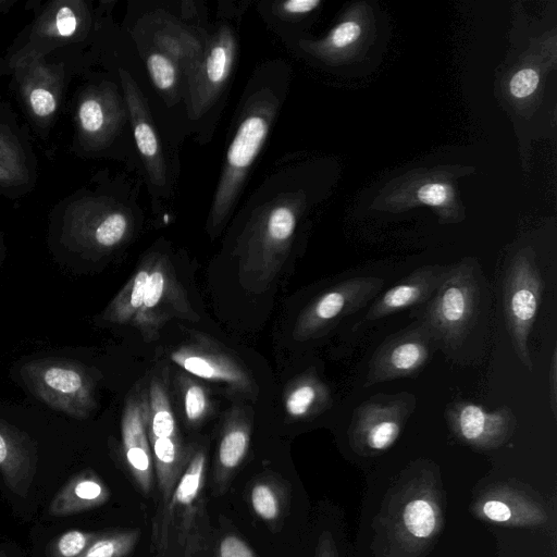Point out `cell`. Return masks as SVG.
<instances>
[{
	"label": "cell",
	"mask_w": 557,
	"mask_h": 557,
	"mask_svg": "<svg viewBox=\"0 0 557 557\" xmlns=\"http://www.w3.org/2000/svg\"><path fill=\"white\" fill-rule=\"evenodd\" d=\"M213 537L206 505V455L193 453L151 529L153 557H206Z\"/></svg>",
	"instance_id": "obj_2"
},
{
	"label": "cell",
	"mask_w": 557,
	"mask_h": 557,
	"mask_svg": "<svg viewBox=\"0 0 557 557\" xmlns=\"http://www.w3.org/2000/svg\"><path fill=\"white\" fill-rule=\"evenodd\" d=\"M313 557H338L333 535L329 531L320 534Z\"/></svg>",
	"instance_id": "obj_41"
},
{
	"label": "cell",
	"mask_w": 557,
	"mask_h": 557,
	"mask_svg": "<svg viewBox=\"0 0 557 557\" xmlns=\"http://www.w3.org/2000/svg\"><path fill=\"white\" fill-rule=\"evenodd\" d=\"M249 500L255 513L263 521L274 524L283 520L287 503L281 483L257 481L251 486Z\"/></svg>",
	"instance_id": "obj_22"
},
{
	"label": "cell",
	"mask_w": 557,
	"mask_h": 557,
	"mask_svg": "<svg viewBox=\"0 0 557 557\" xmlns=\"http://www.w3.org/2000/svg\"><path fill=\"white\" fill-rule=\"evenodd\" d=\"M173 360L180 363L189 373L207 379L220 380L230 383H239L243 375L231 364L220 362L199 355H173Z\"/></svg>",
	"instance_id": "obj_24"
},
{
	"label": "cell",
	"mask_w": 557,
	"mask_h": 557,
	"mask_svg": "<svg viewBox=\"0 0 557 557\" xmlns=\"http://www.w3.org/2000/svg\"><path fill=\"white\" fill-rule=\"evenodd\" d=\"M236 50L233 30L223 25L188 70L187 107L191 119L201 117L216 101L232 73Z\"/></svg>",
	"instance_id": "obj_8"
},
{
	"label": "cell",
	"mask_w": 557,
	"mask_h": 557,
	"mask_svg": "<svg viewBox=\"0 0 557 557\" xmlns=\"http://www.w3.org/2000/svg\"><path fill=\"white\" fill-rule=\"evenodd\" d=\"M434 344L419 321L388 337L373 354L364 385L411 376L429 361Z\"/></svg>",
	"instance_id": "obj_9"
},
{
	"label": "cell",
	"mask_w": 557,
	"mask_h": 557,
	"mask_svg": "<svg viewBox=\"0 0 557 557\" xmlns=\"http://www.w3.org/2000/svg\"><path fill=\"white\" fill-rule=\"evenodd\" d=\"M0 557H8V555L1 547H0Z\"/></svg>",
	"instance_id": "obj_43"
},
{
	"label": "cell",
	"mask_w": 557,
	"mask_h": 557,
	"mask_svg": "<svg viewBox=\"0 0 557 557\" xmlns=\"http://www.w3.org/2000/svg\"><path fill=\"white\" fill-rule=\"evenodd\" d=\"M148 441L151 445L153 469L161 498L160 504H163L175 488L191 454L184 450L177 437L148 436Z\"/></svg>",
	"instance_id": "obj_20"
},
{
	"label": "cell",
	"mask_w": 557,
	"mask_h": 557,
	"mask_svg": "<svg viewBox=\"0 0 557 557\" xmlns=\"http://www.w3.org/2000/svg\"><path fill=\"white\" fill-rule=\"evenodd\" d=\"M539 84V74L533 69L518 71L511 78L509 88L516 98H525L533 94Z\"/></svg>",
	"instance_id": "obj_33"
},
{
	"label": "cell",
	"mask_w": 557,
	"mask_h": 557,
	"mask_svg": "<svg viewBox=\"0 0 557 557\" xmlns=\"http://www.w3.org/2000/svg\"><path fill=\"white\" fill-rule=\"evenodd\" d=\"M18 160L14 150L0 139V181H11L18 174Z\"/></svg>",
	"instance_id": "obj_37"
},
{
	"label": "cell",
	"mask_w": 557,
	"mask_h": 557,
	"mask_svg": "<svg viewBox=\"0 0 557 557\" xmlns=\"http://www.w3.org/2000/svg\"><path fill=\"white\" fill-rule=\"evenodd\" d=\"M416 408L408 393L384 395L363 401L354 410L349 429L352 449L360 455H376L391 448Z\"/></svg>",
	"instance_id": "obj_7"
},
{
	"label": "cell",
	"mask_w": 557,
	"mask_h": 557,
	"mask_svg": "<svg viewBox=\"0 0 557 557\" xmlns=\"http://www.w3.org/2000/svg\"><path fill=\"white\" fill-rule=\"evenodd\" d=\"M29 107L37 116L46 117L51 115L57 108L54 94L46 85H34L28 92Z\"/></svg>",
	"instance_id": "obj_32"
},
{
	"label": "cell",
	"mask_w": 557,
	"mask_h": 557,
	"mask_svg": "<svg viewBox=\"0 0 557 557\" xmlns=\"http://www.w3.org/2000/svg\"><path fill=\"white\" fill-rule=\"evenodd\" d=\"M449 196V186L440 183L425 184L418 190L419 200L429 206H441Z\"/></svg>",
	"instance_id": "obj_36"
},
{
	"label": "cell",
	"mask_w": 557,
	"mask_h": 557,
	"mask_svg": "<svg viewBox=\"0 0 557 557\" xmlns=\"http://www.w3.org/2000/svg\"><path fill=\"white\" fill-rule=\"evenodd\" d=\"M206 557H258L252 548L237 534L223 533L218 540L212 537Z\"/></svg>",
	"instance_id": "obj_31"
},
{
	"label": "cell",
	"mask_w": 557,
	"mask_h": 557,
	"mask_svg": "<svg viewBox=\"0 0 557 557\" xmlns=\"http://www.w3.org/2000/svg\"><path fill=\"white\" fill-rule=\"evenodd\" d=\"M384 281L377 276H356L321 295L309 309L305 330L311 334L331 322L354 313L379 294Z\"/></svg>",
	"instance_id": "obj_13"
},
{
	"label": "cell",
	"mask_w": 557,
	"mask_h": 557,
	"mask_svg": "<svg viewBox=\"0 0 557 557\" xmlns=\"http://www.w3.org/2000/svg\"><path fill=\"white\" fill-rule=\"evenodd\" d=\"M67 238L79 247L106 249L125 237L129 219L124 209L113 202L92 199L77 210L66 224Z\"/></svg>",
	"instance_id": "obj_12"
},
{
	"label": "cell",
	"mask_w": 557,
	"mask_h": 557,
	"mask_svg": "<svg viewBox=\"0 0 557 557\" xmlns=\"http://www.w3.org/2000/svg\"><path fill=\"white\" fill-rule=\"evenodd\" d=\"M150 78L154 86L164 94L175 89L178 78L177 64L161 51H151L146 60Z\"/></svg>",
	"instance_id": "obj_30"
},
{
	"label": "cell",
	"mask_w": 557,
	"mask_h": 557,
	"mask_svg": "<svg viewBox=\"0 0 557 557\" xmlns=\"http://www.w3.org/2000/svg\"><path fill=\"white\" fill-rule=\"evenodd\" d=\"M160 51L171 58L176 64L181 63L187 71L202 53L200 45L189 34L174 30H163L154 38Z\"/></svg>",
	"instance_id": "obj_25"
},
{
	"label": "cell",
	"mask_w": 557,
	"mask_h": 557,
	"mask_svg": "<svg viewBox=\"0 0 557 557\" xmlns=\"http://www.w3.org/2000/svg\"><path fill=\"white\" fill-rule=\"evenodd\" d=\"M445 268L422 267L387 289L366 314L367 320H377L410 307L428 302L435 293Z\"/></svg>",
	"instance_id": "obj_16"
},
{
	"label": "cell",
	"mask_w": 557,
	"mask_h": 557,
	"mask_svg": "<svg viewBox=\"0 0 557 557\" xmlns=\"http://www.w3.org/2000/svg\"><path fill=\"white\" fill-rule=\"evenodd\" d=\"M28 388L49 407L71 417L86 418L94 407L92 381L74 360L45 358L23 366Z\"/></svg>",
	"instance_id": "obj_5"
},
{
	"label": "cell",
	"mask_w": 557,
	"mask_h": 557,
	"mask_svg": "<svg viewBox=\"0 0 557 557\" xmlns=\"http://www.w3.org/2000/svg\"><path fill=\"white\" fill-rule=\"evenodd\" d=\"M443 494L433 467L417 463L389 488L375 520L384 557H422L444 527Z\"/></svg>",
	"instance_id": "obj_1"
},
{
	"label": "cell",
	"mask_w": 557,
	"mask_h": 557,
	"mask_svg": "<svg viewBox=\"0 0 557 557\" xmlns=\"http://www.w3.org/2000/svg\"><path fill=\"white\" fill-rule=\"evenodd\" d=\"M122 444L128 469L143 494L153 484V462L145 418L137 403H129L122 419Z\"/></svg>",
	"instance_id": "obj_17"
},
{
	"label": "cell",
	"mask_w": 557,
	"mask_h": 557,
	"mask_svg": "<svg viewBox=\"0 0 557 557\" xmlns=\"http://www.w3.org/2000/svg\"><path fill=\"white\" fill-rule=\"evenodd\" d=\"M278 106V98L268 88L257 90L246 100L213 197L210 212L213 226L222 223L233 209L247 173L267 139Z\"/></svg>",
	"instance_id": "obj_3"
},
{
	"label": "cell",
	"mask_w": 557,
	"mask_h": 557,
	"mask_svg": "<svg viewBox=\"0 0 557 557\" xmlns=\"http://www.w3.org/2000/svg\"><path fill=\"white\" fill-rule=\"evenodd\" d=\"M556 370H557V367H556V349H554V354H553V357H552V364H550V370H549V384H550V406H552V410L554 412V416H556Z\"/></svg>",
	"instance_id": "obj_42"
},
{
	"label": "cell",
	"mask_w": 557,
	"mask_h": 557,
	"mask_svg": "<svg viewBox=\"0 0 557 557\" xmlns=\"http://www.w3.org/2000/svg\"><path fill=\"white\" fill-rule=\"evenodd\" d=\"M185 413L190 421L200 419L207 408V397L199 385H191L187 388L184 398Z\"/></svg>",
	"instance_id": "obj_34"
},
{
	"label": "cell",
	"mask_w": 557,
	"mask_h": 557,
	"mask_svg": "<svg viewBox=\"0 0 557 557\" xmlns=\"http://www.w3.org/2000/svg\"><path fill=\"white\" fill-rule=\"evenodd\" d=\"M37 461V448L30 437L0 420V474L15 495L27 496Z\"/></svg>",
	"instance_id": "obj_15"
},
{
	"label": "cell",
	"mask_w": 557,
	"mask_h": 557,
	"mask_svg": "<svg viewBox=\"0 0 557 557\" xmlns=\"http://www.w3.org/2000/svg\"><path fill=\"white\" fill-rule=\"evenodd\" d=\"M329 399L325 387L315 382L297 386L287 397L286 410L293 417H302Z\"/></svg>",
	"instance_id": "obj_28"
},
{
	"label": "cell",
	"mask_w": 557,
	"mask_h": 557,
	"mask_svg": "<svg viewBox=\"0 0 557 557\" xmlns=\"http://www.w3.org/2000/svg\"><path fill=\"white\" fill-rule=\"evenodd\" d=\"M139 537V529L100 532L82 557H129Z\"/></svg>",
	"instance_id": "obj_23"
},
{
	"label": "cell",
	"mask_w": 557,
	"mask_h": 557,
	"mask_svg": "<svg viewBox=\"0 0 557 557\" xmlns=\"http://www.w3.org/2000/svg\"><path fill=\"white\" fill-rule=\"evenodd\" d=\"M148 277L149 273L147 271H139L112 302L107 312V319L125 321L141 307Z\"/></svg>",
	"instance_id": "obj_27"
},
{
	"label": "cell",
	"mask_w": 557,
	"mask_h": 557,
	"mask_svg": "<svg viewBox=\"0 0 557 557\" xmlns=\"http://www.w3.org/2000/svg\"><path fill=\"white\" fill-rule=\"evenodd\" d=\"M120 76L137 149L150 181L163 185L166 181L165 162L147 101L125 70H120Z\"/></svg>",
	"instance_id": "obj_14"
},
{
	"label": "cell",
	"mask_w": 557,
	"mask_h": 557,
	"mask_svg": "<svg viewBox=\"0 0 557 557\" xmlns=\"http://www.w3.org/2000/svg\"><path fill=\"white\" fill-rule=\"evenodd\" d=\"M543 281L531 252L516 256L503 284V309L515 352L528 371L533 363L528 346L541 304Z\"/></svg>",
	"instance_id": "obj_6"
},
{
	"label": "cell",
	"mask_w": 557,
	"mask_h": 557,
	"mask_svg": "<svg viewBox=\"0 0 557 557\" xmlns=\"http://www.w3.org/2000/svg\"><path fill=\"white\" fill-rule=\"evenodd\" d=\"M164 277L160 271H154L149 274L148 282L145 288L144 304L145 309L154 307L163 293Z\"/></svg>",
	"instance_id": "obj_39"
},
{
	"label": "cell",
	"mask_w": 557,
	"mask_h": 557,
	"mask_svg": "<svg viewBox=\"0 0 557 557\" xmlns=\"http://www.w3.org/2000/svg\"><path fill=\"white\" fill-rule=\"evenodd\" d=\"M148 436L153 437H177L175 420L170 408L166 395L163 389L153 384L150 388V407H149Z\"/></svg>",
	"instance_id": "obj_26"
},
{
	"label": "cell",
	"mask_w": 557,
	"mask_h": 557,
	"mask_svg": "<svg viewBox=\"0 0 557 557\" xmlns=\"http://www.w3.org/2000/svg\"><path fill=\"white\" fill-rule=\"evenodd\" d=\"M110 492L101 479L90 470L72 476L54 495L49 505L53 517H67L95 509L108 502Z\"/></svg>",
	"instance_id": "obj_19"
},
{
	"label": "cell",
	"mask_w": 557,
	"mask_h": 557,
	"mask_svg": "<svg viewBox=\"0 0 557 557\" xmlns=\"http://www.w3.org/2000/svg\"><path fill=\"white\" fill-rule=\"evenodd\" d=\"M360 32V26L355 22L342 23L331 33L327 45L335 48L346 47L359 37Z\"/></svg>",
	"instance_id": "obj_35"
},
{
	"label": "cell",
	"mask_w": 557,
	"mask_h": 557,
	"mask_svg": "<svg viewBox=\"0 0 557 557\" xmlns=\"http://www.w3.org/2000/svg\"><path fill=\"white\" fill-rule=\"evenodd\" d=\"M100 532L69 530L48 546L46 557H82Z\"/></svg>",
	"instance_id": "obj_29"
},
{
	"label": "cell",
	"mask_w": 557,
	"mask_h": 557,
	"mask_svg": "<svg viewBox=\"0 0 557 557\" xmlns=\"http://www.w3.org/2000/svg\"><path fill=\"white\" fill-rule=\"evenodd\" d=\"M480 298L479 275L472 265L445 269L420 320L434 344L449 349L459 346L476 318Z\"/></svg>",
	"instance_id": "obj_4"
},
{
	"label": "cell",
	"mask_w": 557,
	"mask_h": 557,
	"mask_svg": "<svg viewBox=\"0 0 557 557\" xmlns=\"http://www.w3.org/2000/svg\"><path fill=\"white\" fill-rule=\"evenodd\" d=\"M249 445L248 433L243 429L228 431L221 440L218 449L215 486L223 493L233 471L243 461Z\"/></svg>",
	"instance_id": "obj_21"
},
{
	"label": "cell",
	"mask_w": 557,
	"mask_h": 557,
	"mask_svg": "<svg viewBox=\"0 0 557 557\" xmlns=\"http://www.w3.org/2000/svg\"><path fill=\"white\" fill-rule=\"evenodd\" d=\"M77 114L81 129L99 145L116 134L125 117L121 99L111 88H100L85 96Z\"/></svg>",
	"instance_id": "obj_18"
},
{
	"label": "cell",
	"mask_w": 557,
	"mask_h": 557,
	"mask_svg": "<svg viewBox=\"0 0 557 557\" xmlns=\"http://www.w3.org/2000/svg\"><path fill=\"white\" fill-rule=\"evenodd\" d=\"M319 4V0H288L278 3L277 11L284 16H296L309 13Z\"/></svg>",
	"instance_id": "obj_40"
},
{
	"label": "cell",
	"mask_w": 557,
	"mask_h": 557,
	"mask_svg": "<svg viewBox=\"0 0 557 557\" xmlns=\"http://www.w3.org/2000/svg\"><path fill=\"white\" fill-rule=\"evenodd\" d=\"M446 419L459 441L482 450L499 448L509 441L517 428L516 416L509 407L490 411L481 405L463 400L447 407Z\"/></svg>",
	"instance_id": "obj_10"
},
{
	"label": "cell",
	"mask_w": 557,
	"mask_h": 557,
	"mask_svg": "<svg viewBox=\"0 0 557 557\" xmlns=\"http://www.w3.org/2000/svg\"><path fill=\"white\" fill-rule=\"evenodd\" d=\"M471 511L483 522L503 527L539 528L548 521L547 510L539 498L509 484L483 491L472 503Z\"/></svg>",
	"instance_id": "obj_11"
},
{
	"label": "cell",
	"mask_w": 557,
	"mask_h": 557,
	"mask_svg": "<svg viewBox=\"0 0 557 557\" xmlns=\"http://www.w3.org/2000/svg\"><path fill=\"white\" fill-rule=\"evenodd\" d=\"M53 26L60 36H72L78 26L75 12L70 7H61L55 13Z\"/></svg>",
	"instance_id": "obj_38"
}]
</instances>
